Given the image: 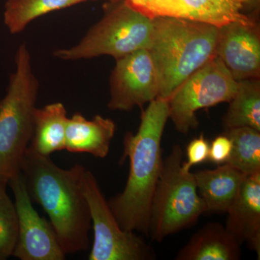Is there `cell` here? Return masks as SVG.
<instances>
[{
  "instance_id": "obj_24",
  "label": "cell",
  "mask_w": 260,
  "mask_h": 260,
  "mask_svg": "<svg viewBox=\"0 0 260 260\" xmlns=\"http://www.w3.org/2000/svg\"><path fill=\"white\" fill-rule=\"evenodd\" d=\"M232 151V142L226 135L216 137L210 145L208 159L214 164H225L231 156Z\"/></svg>"
},
{
  "instance_id": "obj_7",
  "label": "cell",
  "mask_w": 260,
  "mask_h": 260,
  "mask_svg": "<svg viewBox=\"0 0 260 260\" xmlns=\"http://www.w3.org/2000/svg\"><path fill=\"white\" fill-rule=\"evenodd\" d=\"M237 85L218 56L196 70L167 99L169 118L176 129L186 134L196 129L199 124L197 112L230 102Z\"/></svg>"
},
{
  "instance_id": "obj_3",
  "label": "cell",
  "mask_w": 260,
  "mask_h": 260,
  "mask_svg": "<svg viewBox=\"0 0 260 260\" xmlns=\"http://www.w3.org/2000/svg\"><path fill=\"white\" fill-rule=\"evenodd\" d=\"M219 28L185 18L153 20L148 50L158 75V98L167 100L196 70L216 57Z\"/></svg>"
},
{
  "instance_id": "obj_4",
  "label": "cell",
  "mask_w": 260,
  "mask_h": 260,
  "mask_svg": "<svg viewBox=\"0 0 260 260\" xmlns=\"http://www.w3.org/2000/svg\"><path fill=\"white\" fill-rule=\"evenodd\" d=\"M15 70L0 100V178L9 181L20 172L31 140L39 83L26 44L18 47Z\"/></svg>"
},
{
  "instance_id": "obj_20",
  "label": "cell",
  "mask_w": 260,
  "mask_h": 260,
  "mask_svg": "<svg viewBox=\"0 0 260 260\" xmlns=\"http://www.w3.org/2000/svg\"><path fill=\"white\" fill-rule=\"evenodd\" d=\"M232 142V151L226 162L242 174L260 172V131L249 126L225 129Z\"/></svg>"
},
{
  "instance_id": "obj_21",
  "label": "cell",
  "mask_w": 260,
  "mask_h": 260,
  "mask_svg": "<svg viewBox=\"0 0 260 260\" xmlns=\"http://www.w3.org/2000/svg\"><path fill=\"white\" fill-rule=\"evenodd\" d=\"M8 181L0 178V260L13 256L18 236V217L15 203L7 192Z\"/></svg>"
},
{
  "instance_id": "obj_14",
  "label": "cell",
  "mask_w": 260,
  "mask_h": 260,
  "mask_svg": "<svg viewBox=\"0 0 260 260\" xmlns=\"http://www.w3.org/2000/svg\"><path fill=\"white\" fill-rule=\"evenodd\" d=\"M244 175L227 162L214 169L194 173L198 194L204 202L206 213H226Z\"/></svg>"
},
{
  "instance_id": "obj_5",
  "label": "cell",
  "mask_w": 260,
  "mask_h": 260,
  "mask_svg": "<svg viewBox=\"0 0 260 260\" xmlns=\"http://www.w3.org/2000/svg\"><path fill=\"white\" fill-rule=\"evenodd\" d=\"M183 155L180 145H176L162 158L150 207L148 236L155 242L191 226L206 213L194 173L183 169Z\"/></svg>"
},
{
  "instance_id": "obj_1",
  "label": "cell",
  "mask_w": 260,
  "mask_h": 260,
  "mask_svg": "<svg viewBox=\"0 0 260 260\" xmlns=\"http://www.w3.org/2000/svg\"><path fill=\"white\" fill-rule=\"evenodd\" d=\"M85 170L80 164L61 169L28 148L20 166L30 200L47 214L66 254L88 250L90 244L91 218L81 183Z\"/></svg>"
},
{
  "instance_id": "obj_19",
  "label": "cell",
  "mask_w": 260,
  "mask_h": 260,
  "mask_svg": "<svg viewBox=\"0 0 260 260\" xmlns=\"http://www.w3.org/2000/svg\"><path fill=\"white\" fill-rule=\"evenodd\" d=\"M80 3L79 0H7L4 23L11 34H19L39 17Z\"/></svg>"
},
{
  "instance_id": "obj_15",
  "label": "cell",
  "mask_w": 260,
  "mask_h": 260,
  "mask_svg": "<svg viewBox=\"0 0 260 260\" xmlns=\"http://www.w3.org/2000/svg\"><path fill=\"white\" fill-rule=\"evenodd\" d=\"M241 244L219 223L199 229L176 256L177 260H238Z\"/></svg>"
},
{
  "instance_id": "obj_8",
  "label": "cell",
  "mask_w": 260,
  "mask_h": 260,
  "mask_svg": "<svg viewBox=\"0 0 260 260\" xmlns=\"http://www.w3.org/2000/svg\"><path fill=\"white\" fill-rule=\"evenodd\" d=\"M82 188L90 210L93 242L89 260H153V248L135 232L121 229L93 173L85 169Z\"/></svg>"
},
{
  "instance_id": "obj_16",
  "label": "cell",
  "mask_w": 260,
  "mask_h": 260,
  "mask_svg": "<svg viewBox=\"0 0 260 260\" xmlns=\"http://www.w3.org/2000/svg\"><path fill=\"white\" fill-rule=\"evenodd\" d=\"M67 110L60 102L36 108L34 129L28 148L44 156L65 150Z\"/></svg>"
},
{
  "instance_id": "obj_11",
  "label": "cell",
  "mask_w": 260,
  "mask_h": 260,
  "mask_svg": "<svg viewBox=\"0 0 260 260\" xmlns=\"http://www.w3.org/2000/svg\"><path fill=\"white\" fill-rule=\"evenodd\" d=\"M216 56L237 81L259 79L260 36L256 23H233L219 28Z\"/></svg>"
},
{
  "instance_id": "obj_12",
  "label": "cell",
  "mask_w": 260,
  "mask_h": 260,
  "mask_svg": "<svg viewBox=\"0 0 260 260\" xmlns=\"http://www.w3.org/2000/svg\"><path fill=\"white\" fill-rule=\"evenodd\" d=\"M225 229L260 257V172L244 175L227 212Z\"/></svg>"
},
{
  "instance_id": "obj_26",
  "label": "cell",
  "mask_w": 260,
  "mask_h": 260,
  "mask_svg": "<svg viewBox=\"0 0 260 260\" xmlns=\"http://www.w3.org/2000/svg\"><path fill=\"white\" fill-rule=\"evenodd\" d=\"M80 3H85V2L92 1V0H79Z\"/></svg>"
},
{
  "instance_id": "obj_22",
  "label": "cell",
  "mask_w": 260,
  "mask_h": 260,
  "mask_svg": "<svg viewBox=\"0 0 260 260\" xmlns=\"http://www.w3.org/2000/svg\"><path fill=\"white\" fill-rule=\"evenodd\" d=\"M133 9L147 18H186L181 0H124Z\"/></svg>"
},
{
  "instance_id": "obj_9",
  "label": "cell",
  "mask_w": 260,
  "mask_h": 260,
  "mask_svg": "<svg viewBox=\"0 0 260 260\" xmlns=\"http://www.w3.org/2000/svg\"><path fill=\"white\" fill-rule=\"evenodd\" d=\"M109 85L108 108L110 110L130 111L158 98V75L148 49H140L116 59Z\"/></svg>"
},
{
  "instance_id": "obj_17",
  "label": "cell",
  "mask_w": 260,
  "mask_h": 260,
  "mask_svg": "<svg viewBox=\"0 0 260 260\" xmlns=\"http://www.w3.org/2000/svg\"><path fill=\"white\" fill-rule=\"evenodd\" d=\"M186 18L220 28L233 23H256L244 14V0H181Z\"/></svg>"
},
{
  "instance_id": "obj_27",
  "label": "cell",
  "mask_w": 260,
  "mask_h": 260,
  "mask_svg": "<svg viewBox=\"0 0 260 260\" xmlns=\"http://www.w3.org/2000/svg\"><path fill=\"white\" fill-rule=\"evenodd\" d=\"M109 1H116V0H109Z\"/></svg>"
},
{
  "instance_id": "obj_10",
  "label": "cell",
  "mask_w": 260,
  "mask_h": 260,
  "mask_svg": "<svg viewBox=\"0 0 260 260\" xmlns=\"http://www.w3.org/2000/svg\"><path fill=\"white\" fill-rule=\"evenodd\" d=\"M15 197L18 236L13 256L20 260H63V251L50 223L34 209L21 173L8 181Z\"/></svg>"
},
{
  "instance_id": "obj_13",
  "label": "cell",
  "mask_w": 260,
  "mask_h": 260,
  "mask_svg": "<svg viewBox=\"0 0 260 260\" xmlns=\"http://www.w3.org/2000/svg\"><path fill=\"white\" fill-rule=\"evenodd\" d=\"M114 121L95 115L87 119L80 113L68 117L65 131V150L73 153H88L104 158L109 154L115 134Z\"/></svg>"
},
{
  "instance_id": "obj_25",
  "label": "cell",
  "mask_w": 260,
  "mask_h": 260,
  "mask_svg": "<svg viewBox=\"0 0 260 260\" xmlns=\"http://www.w3.org/2000/svg\"><path fill=\"white\" fill-rule=\"evenodd\" d=\"M245 6H249L250 8H257L259 6V0H244Z\"/></svg>"
},
{
  "instance_id": "obj_6",
  "label": "cell",
  "mask_w": 260,
  "mask_h": 260,
  "mask_svg": "<svg viewBox=\"0 0 260 260\" xmlns=\"http://www.w3.org/2000/svg\"><path fill=\"white\" fill-rule=\"evenodd\" d=\"M153 20L126 4L110 1L103 18L73 47L56 50L53 55L63 60H80L107 55L118 59L150 47Z\"/></svg>"
},
{
  "instance_id": "obj_18",
  "label": "cell",
  "mask_w": 260,
  "mask_h": 260,
  "mask_svg": "<svg viewBox=\"0 0 260 260\" xmlns=\"http://www.w3.org/2000/svg\"><path fill=\"white\" fill-rule=\"evenodd\" d=\"M237 90L223 118L225 129L249 126L260 131L259 79L237 81Z\"/></svg>"
},
{
  "instance_id": "obj_23",
  "label": "cell",
  "mask_w": 260,
  "mask_h": 260,
  "mask_svg": "<svg viewBox=\"0 0 260 260\" xmlns=\"http://www.w3.org/2000/svg\"><path fill=\"white\" fill-rule=\"evenodd\" d=\"M210 144L208 140L202 134L191 140L186 149V161H183L184 171H190L191 167L203 164L209 157Z\"/></svg>"
},
{
  "instance_id": "obj_2",
  "label": "cell",
  "mask_w": 260,
  "mask_h": 260,
  "mask_svg": "<svg viewBox=\"0 0 260 260\" xmlns=\"http://www.w3.org/2000/svg\"><path fill=\"white\" fill-rule=\"evenodd\" d=\"M169 116L167 100L156 98L142 112L136 133H126L121 160H129L124 190L108 200L118 223L148 235L150 207L162 167L161 140Z\"/></svg>"
}]
</instances>
